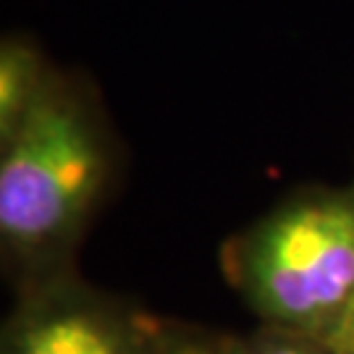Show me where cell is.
I'll return each instance as SVG.
<instances>
[{"label": "cell", "mask_w": 354, "mask_h": 354, "mask_svg": "<svg viewBox=\"0 0 354 354\" xmlns=\"http://www.w3.org/2000/svg\"><path fill=\"white\" fill-rule=\"evenodd\" d=\"M0 155V241L24 283L50 279L74 250L108 178L95 115L50 76Z\"/></svg>", "instance_id": "1"}, {"label": "cell", "mask_w": 354, "mask_h": 354, "mask_svg": "<svg viewBox=\"0 0 354 354\" xmlns=\"http://www.w3.org/2000/svg\"><path fill=\"white\" fill-rule=\"evenodd\" d=\"M228 276L263 326L323 336L354 297V192L281 205L236 239Z\"/></svg>", "instance_id": "2"}, {"label": "cell", "mask_w": 354, "mask_h": 354, "mask_svg": "<svg viewBox=\"0 0 354 354\" xmlns=\"http://www.w3.org/2000/svg\"><path fill=\"white\" fill-rule=\"evenodd\" d=\"M160 320L68 273L21 286L0 354H152Z\"/></svg>", "instance_id": "3"}, {"label": "cell", "mask_w": 354, "mask_h": 354, "mask_svg": "<svg viewBox=\"0 0 354 354\" xmlns=\"http://www.w3.org/2000/svg\"><path fill=\"white\" fill-rule=\"evenodd\" d=\"M39 53L21 39L0 45V145L11 140L50 82Z\"/></svg>", "instance_id": "4"}, {"label": "cell", "mask_w": 354, "mask_h": 354, "mask_svg": "<svg viewBox=\"0 0 354 354\" xmlns=\"http://www.w3.org/2000/svg\"><path fill=\"white\" fill-rule=\"evenodd\" d=\"M234 354H333V349L313 333L260 326L250 336L234 339Z\"/></svg>", "instance_id": "5"}, {"label": "cell", "mask_w": 354, "mask_h": 354, "mask_svg": "<svg viewBox=\"0 0 354 354\" xmlns=\"http://www.w3.org/2000/svg\"><path fill=\"white\" fill-rule=\"evenodd\" d=\"M152 354H234V336L165 323Z\"/></svg>", "instance_id": "6"}, {"label": "cell", "mask_w": 354, "mask_h": 354, "mask_svg": "<svg viewBox=\"0 0 354 354\" xmlns=\"http://www.w3.org/2000/svg\"><path fill=\"white\" fill-rule=\"evenodd\" d=\"M320 339L333 349V354H354V297Z\"/></svg>", "instance_id": "7"}]
</instances>
